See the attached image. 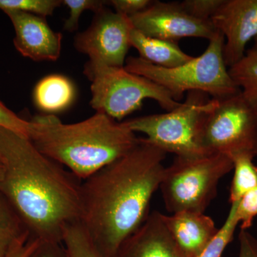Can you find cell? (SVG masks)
<instances>
[{"label": "cell", "instance_id": "6da1fadb", "mask_svg": "<svg viewBox=\"0 0 257 257\" xmlns=\"http://www.w3.org/2000/svg\"><path fill=\"white\" fill-rule=\"evenodd\" d=\"M167 155L140 138L131 151L82 181L79 221L99 256H114L150 215Z\"/></svg>", "mask_w": 257, "mask_h": 257}, {"label": "cell", "instance_id": "7a4b0ae2", "mask_svg": "<svg viewBox=\"0 0 257 257\" xmlns=\"http://www.w3.org/2000/svg\"><path fill=\"white\" fill-rule=\"evenodd\" d=\"M0 191L40 242L62 243L64 229L79 221L82 181L39 151L30 139L0 127Z\"/></svg>", "mask_w": 257, "mask_h": 257}, {"label": "cell", "instance_id": "3957f363", "mask_svg": "<svg viewBox=\"0 0 257 257\" xmlns=\"http://www.w3.org/2000/svg\"><path fill=\"white\" fill-rule=\"evenodd\" d=\"M29 139L39 151L84 181L137 146L140 138L104 113L64 124L54 114L37 116Z\"/></svg>", "mask_w": 257, "mask_h": 257}, {"label": "cell", "instance_id": "277c9868", "mask_svg": "<svg viewBox=\"0 0 257 257\" xmlns=\"http://www.w3.org/2000/svg\"><path fill=\"white\" fill-rule=\"evenodd\" d=\"M207 48L178 67L165 68L140 57L126 59L124 68L158 84L179 101L185 92L199 91L214 99H223L241 92L233 82L225 64L223 49L224 37L217 31Z\"/></svg>", "mask_w": 257, "mask_h": 257}, {"label": "cell", "instance_id": "5b68a950", "mask_svg": "<svg viewBox=\"0 0 257 257\" xmlns=\"http://www.w3.org/2000/svg\"><path fill=\"white\" fill-rule=\"evenodd\" d=\"M215 103L216 99L206 93L192 91L172 110L123 122L133 133L146 135L149 143L167 154L184 158L202 157L209 155L201 142L203 125Z\"/></svg>", "mask_w": 257, "mask_h": 257}, {"label": "cell", "instance_id": "8992f818", "mask_svg": "<svg viewBox=\"0 0 257 257\" xmlns=\"http://www.w3.org/2000/svg\"><path fill=\"white\" fill-rule=\"evenodd\" d=\"M232 160L221 154L194 158L176 157L165 167L160 189L167 210L204 213L217 194L221 178L233 170Z\"/></svg>", "mask_w": 257, "mask_h": 257}, {"label": "cell", "instance_id": "52a82bcc", "mask_svg": "<svg viewBox=\"0 0 257 257\" xmlns=\"http://www.w3.org/2000/svg\"><path fill=\"white\" fill-rule=\"evenodd\" d=\"M84 74L92 82L90 105L96 112L104 113L120 121L143 106L145 99L157 101L166 111L180 104L170 92L150 79L128 72L124 67L91 65Z\"/></svg>", "mask_w": 257, "mask_h": 257}, {"label": "cell", "instance_id": "ba28073f", "mask_svg": "<svg viewBox=\"0 0 257 257\" xmlns=\"http://www.w3.org/2000/svg\"><path fill=\"white\" fill-rule=\"evenodd\" d=\"M201 142L209 154L236 157L257 156V108L241 92L216 99L203 125Z\"/></svg>", "mask_w": 257, "mask_h": 257}, {"label": "cell", "instance_id": "9c48e42d", "mask_svg": "<svg viewBox=\"0 0 257 257\" xmlns=\"http://www.w3.org/2000/svg\"><path fill=\"white\" fill-rule=\"evenodd\" d=\"M94 14L89 28L75 37V48L89 57L91 65L124 67L135 28L131 20L106 8Z\"/></svg>", "mask_w": 257, "mask_h": 257}, {"label": "cell", "instance_id": "30bf717a", "mask_svg": "<svg viewBox=\"0 0 257 257\" xmlns=\"http://www.w3.org/2000/svg\"><path fill=\"white\" fill-rule=\"evenodd\" d=\"M134 28L144 35L170 41L196 37L210 40L217 30L211 21L187 13L179 3L155 1L142 13L130 18Z\"/></svg>", "mask_w": 257, "mask_h": 257}, {"label": "cell", "instance_id": "8fae6325", "mask_svg": "<svg viewBox=\"0 0 257 257\" xmlns=\"http://www.w3.org/2000/svg\"><path fill=\"white\" fill-rule=\"evenodd\" d=\"M211 22L224 37V62L231 67L243 58L246 45L257 37V0H224Z\"/></svg>", "mask_w": 257, "mask_h": 257}, {"label": "cell", "instance_id": "7c38bea8", "mask_svg": "<svg viewBox=\"0 0 257 257\" xmlns=\"http://www.w3.org/2000/svg\"><path fill=\"white\" fill-rule=\"evenodd\" d=\"M14 27V45L23 57L33 61H57L62 35L52 30L43 17L20 11H5Z\"/></svg>", "mask_w": 257, "mask_h": 257}, {"label": "cell", "instance_id": "4fadbf2b", "mask_svg": "<svg viewBox=\"0 0 257 257\" xmlns=\"http://www.w3.org/2000/svg\"><path fill=\"white\" fill-rule=\"evenodd\" d=\"M113 257L187 256L170 234L165 214L156 211L123 241Z\"/></svg>", "mask_w": 257, "mask_h": 257}, {"label": "cell", "instance_id": "5bb4252c", "mask_svg": "<svg viewBox=\"0 0 257 257\" xmlns=\"http://www.w3.org/2000/svg\"><path fill=\"white\" fill-rule=\"evenodd\" d=\"M170 234L187 257H197L214 239L219 229L204 213L181 211L165 215Z\"/></svg>", "mask_w": 257, "mask_h": 257}, {"label": "cell", "instance_id": "9a60e30c", "mask_svg": "<svg viewBox=\"0 0 257 257\" xmlns=\"http://www.w3.org/2000/svg\"><path fill=\"white\" fill-rule=\"evenodd\" d=\"M130 45L138 51L139 57L165 68L178 67L193 58L177 42L147 36L135 28L130 36Z\"/></svg>", "mask_w": 257, "mask_h": 257}, {"label": "cell", "instance_id": "2e32d148", "mask_svg": "<svg viewBox=\"0 0 257 257\" xmlns=\"http://www.w3.org/2000/svg\"><path fill=\"white\" fill-rule=\"evenodd\" d=\"M75 96V89L70 79L60 74H51L40 81L33 92L35 105L50 114L68 108Z\"/></svg>", "mask_w": 257, "mask_h": 257}, {"label": "cell", "instance_id": "e0dca14e", "mask_svg": "<svg viewBox=\"0 0 257 257\" xmlns=\"http://www.w3.org/2000/svg\"><path fill=\"white\" fill-rule=\"evenodd\" d=\"M30 238L26 226L0 191V257H7L17 243Z\"/></svg>", "mask_w": 257, "mask_h": 257}, {"label": "cell", "instance_id": "ac0fdd59", "mask_svg": "<svg viewBox=\"0 0 257 257\" xmlns=\"http://www.w3.org/2000/svg\"><path fill=\"white\" fill-rule=\"evenodd\" d=\"M228 71L245 99L257 108V47L246 50L243 58Z\"/></svg>", "mask_w": 257, "mask_h": 257}, {"label": "cell", "instance_id": "d6986e66", "mask_svg": "<svg viewBox=\"0 0 257 257\" xmlns=\"http://www.w3.org/2000/svg\"><path fill=\"white\" fill-rule=\"evenodd\" d=\"M253 159L247 156H239L233 159L232 182L229 191L230 204L239 202L246 194L257 186V166Z\"/></svg>", "mask_w": 257, "mask_h": 257}, {"label": "cell", "instance_id": "ffe728a7", "mask_svg": "<svg viewBox=\"0 0 257 257\" xmlns=\"http://www.w3.org/2000/svg\"><path fill=\"white\" fill-rule=\"evenodd\" d=\"M62 243L67 257H100L79 221L67 226Z\"/></svg>", "mask_w": 257, "mask_h": 257}, {"label": "cell", "instance_id": "44dd1931", "mask_svg": "<svg viewBox=\"0 0 257 257\" xmlns=\"http://www.w3.org/2000/svg\"><path fill=\"white\" fill-rule=\"evenodd\" d=\"M237 202L231 204L229 214L224 224L219 228L217 234L197 257H221L225 248L234 238L235 231L239 224L236 216Z\"/></svg>", "mask_w": 257, "mask_h": 257}, {"label": "cell", "instance_id": "7402d4cb", "mask_svg": "<svg viewBox=\"0 0 257 257\" xmlns=\"http://www.w3.org/2000/svg\"><path fill=\"white\" fill-rule=\"evenodd\" d=\"M62 4L60 0H0V10L20 11L46 18Z\"/></svg>", "mask_w": 257, "mask_h": 257}, {"label": "cell", "instance_id": "603a6c76", "mask_svg": "<svg viewBox=\"0 0 257 257\" xmlns=\"http://www.w3.org/2000/svg\"><path fill=\"white\" fill-rule=\"evenodd\" d=\"M107 2L100 0H64L70 11L69 18L64 22V29L66 31L73 32L78 29L79 18L84 11L91 10L94 13L105 8Z\"/></svg>", "mask_w": 257, "mask_h": 257}, {"label": "cell", "instance_id": "cb8c5ba5", "mask_svg": "<svg viewBox=\"0 0 257 257\" xmlns=\"http://www.w3.org/2000/svg\"><path fill=\"white\" fill-rule=\"evenodd\" d=\"M257 216V186L246 193L236 205V216L241 230H248Z\"/></svg>", "mask_w": 257, "mask_h": 257}, {"label": "cell", "instance_id": "d4e9b609", "mask_svg": "<svg viewBox=\"0 0 257 257\" xmlns=\"http://www.w3.org/2000/svg\"><path fill=\"white\" fill-rule=\"evenodd\" d=\"M223 2L224 0H185L180 4L194 18L203 21H211Z\"/></svg>", "mask_w": 257, "mask_h": 257}, {"label": "cell", "instance_id": "484cf974", "mask_svg": "<svg viewBox=\"0 0 257 257\" xmlns=\"http://www.w3.org/2000/svg\"><path fill=\"white\" fill-rule=\"evenodd\" d=\"M0 127L11 130L29 139L32 123L20 117L0 101Z\"/></svg>", "mask_w": 257, "mask_h": 257}, {"label": "cell", "instance_id": "4316f807", "mask_svg": "<svg viewBox=\"0 0 257 257\" xmlns=\"http://www.w3.org/2000/svg\"><path fill=\"white\" fill-rule=\"evenodd\" d=\"M154 2L151 0H111L108 4L114 8L116 13L131 18L147 10Z\"/></svg>", "mask_w": 257, "mask_h": 257}, {"label": "cell", "instance_id": "83f0119b", "mask_svg": "<svg viewBox=\"0 0 257 257\" xmlns=\"http://www.w3.org/2000/svg\"><path fill=\"white\" fill-rule=\"evenodd\" d=\"M239 243L238 257H257V239L248 230L240 231Z\"/></svg>", "mask_w": 257, "mask_h": 257}, {"label": "cell", "instance_id": "f1b7e54d", "mask_svg": "<svg viewBox=\"0 0 257 257\" xmlns=\"http://www.w3.org/2000/svg\"><path fill=\"white\" fill-rule=\"evenodd\" d=\"M30 257H67L62 243L40 242Z\"/></svg>", "mask_w": 257, "mask_h": 257}, {"label": "cell", "instance_id": "f546056e", "mask_svg": "<svg viewBox=\"0 0 257 257\" xmlns=\"http://www.w3.org/2000/svg\"><path fill=\"white\" fill-rule=\"evenodd\" d=\"M39 243L40 241L31 237L20 241L12 248L7 257H30L38 246Z\"/></svg>", "mask_w": 257, "mask_h": 257}, {"label": "cell", "instance_id": "4dcf8cb0", "mask_svg": "<svg viewBox=\"0 0 257 257\" xmlns=\"http://www.w3.org/2000/svg\"><path fill=\"white\" fill-rule=\"evenodd\" d=\"M3 172H4V169H3V164L0 162V181L3 178Z\"/></svg>", "mask_w": 257, "mask_h": 257}, {"label": "cell", "instance_id": "1f68e13d", "mask_svg": "<svg viewBox=\"0 0 257 257\" xmlns=\"http://www.w3.org/2000/svg\"><path fill=\"white\" fill-rule=\"evenodd\" d=\"M253 41H254V45H253V46L257 47V37L254 39V40H253Z\"/></svg>", "mask_w": 257, "mask_h": 257}, {"label": "cell", "instance_id": "d6a6232c", "mask_svg": "<svg viewBox=\"0 0 257 257\" xmlns=\"http://www.w3.org/2000/svg\"><path fill=\"white\" fill-rule=\"evenodd\" d=\"M256 239H257V236H256Z\"/></svg>", "mask_w": 257, "mask_h": 257}]
</instances>
